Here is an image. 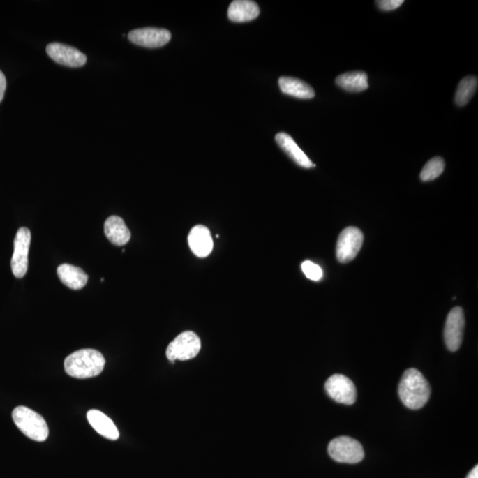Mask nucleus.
Returning a JSON list of instances; mask_svg holds the SVG:
<instances>
[{
    "label": "nucleus",
    "instance_id": "1a4fd4ad",
    "mask_svg": "<svg viewBox=\"0 0 478 478\" xmlns=\"http://www.w3.org/2000/svg\"><path fill=\"white\" fill-rule=\"evenodd\" d=\"M465 316L463 308H454L448 314L446 326H445V342L448 350H459L463 339Z\"/></svg>",
    "mask_w": 478,
    "mask_h": 478
},
{
    "label": "nucleus",
    "instance_id": "4be33fe9",
    "mask_svg": "<svg viewBox=\"0 0 478 478\" xmlns=\"http://www.w3.org/2000/svg\"><path fill=\"white\" fill-rule=\"evenodd\" d=\"M301 269L303 273L305 274L306 278L312 281H319L322 278V270L318 265L315 264L314 262H310V260H306V262L302 263Z\"/></svg>",
    "mask_w": 478,
    "mask_h": 478
},
{
    "label": "nucleus",
    "instance_id": "6ab92c4d",
    "mask_svg": "<svg viewBox=\"0 0 478 478\" xmlns=\"http://www.w3.org/2000/svg\"><path fill=\"white\" fill-rule=\"evenodd\" d=\"M336 84L348 91H364L368 88V75L361 71L349 72L338 75Z\"/></svg>",
    "mask_w": 478,
    "mask_h": 478
},
{
    "label": "nucleus",
    "instance_id": "4468645a",
    "mask_svg": "<svg viewBox=\"0 0 478 478\" xmlns=\"http://www.w3.org/2000/svg\"><path fill=\"white\" fill-rule=\"evenodd\" d=\"M276 143L279 147L285 151L289 157L298 164L299 166L305 167V169H310V167H315V165L312 163L309 158L306 156L304 151L296 144L293 138L290 135L285 133H278L276 136Z\"/></svg>",
    "mask_w": 478,
    "mask_h": 478
},
{
    "label": "nucleus",
    "instance_id": "5701e85b",
    "mask_svg": "<svg viewBox=\"0 0 478 478\" xmlns=\"http://www.w3.org/2000/svg\"><path fill=\"white\" fill-rule=\"evenodd\" d=\"M403 0H381V1L375 2L379 9L382 11H394L400 8L403 4Z\"/></svg>",
    "mask_w": 478,
    "mask_h": 478
},
{
    "label": "nucleus",
    "instance_id": "9d476101",
    "mask_svg": "<svg viewBox=\"0 0 478 478\" xmlns=\"http://www.w3.org/2000/svg\"><path fill=\"white\" fill-rule=\"evenodd\" d=\"M46 52L52 61L69 68H80L87 64V58L82 52L61 43H52L46 46Z\"/></svg>",
    "mask_w": 478,
    "mask_h": 478
},
{
    "label": "nucleus",
    "instance_id": "f257e3e1",
    "mask_svg": "<svg viewBox=\"0 0 478 478\" xmlns=\"http://www.w3.org/2000/svg\"><path fill=\"white\" fill-rule=\"evenodd\" d=\"M431 387L419 371L410 368L404 372L398 385V395L402 403L412 410L424 408L430 400Z\"/></svg>",
    "mask_w": 478,
    "mask_h": 478
},
{
    "label": "nucleus",
    "instance_id": "a211bd4d",
    "mask_svg": "<svg viewBox=\"0 0 478 478\" xmlns=\"http://www.w3.org/2000/svg\"><path fill=\"white\" fill-rule=\"evenodd\" d=\"M279 87L283 94L302 98V100H309L314 98L315 95L314 89L308 84L295 77H280Z\"/></svg>",
    "mask_w": 478,
    "mask_h": 478
},
{
    "label": "nucleus",
    "instance_id": "dca6fc26",
    "mask_svg": "<svg viewBox=\"0 0 478 478\" xmlns=\"http://www.w3.org/2000/svg\"><path fill=\"white\" fill-rule=\"evenodd\" d=\"M87 419L91 427L107 440H117L120 437L114 421L102 412L95 410L89 411Z\"/></svg>",
    "mask_w": 478,
    "mask_h": 478
},
{
    "label": "nucleus",
    "instance_id": "f3484780",
    "mask_svg": "<svg viewBox=\"0 0 478 478\" xmlns=\"http://www.w3.org/2000/svg\"><path fill=\"white\" fill-rule=\"evenodd\" d=\"M57 274L61 283L72 290L84 288L88 282L87 274L82 269L73 265H59Z\"/></svg>",
    "mask_w": 478,
    "mask_h": 478
},
{
    "label": "nucleus",
    "instance_id": "f8f14e48",
    "mask_svg": "<svg viewBox=\"0 0 478 478\" xmlns=\"http://www.w3.org/2000/svg\"><path fill=\"white\" fill-rule=\"evenodd\" d=\"M188 243L194 255L200 258H206L213 250L214 242L210 230L203 225H197L191 229Z\"/></svg>",
    "mask_w": 478,
    "mask_h": 478
},
{
    "label": "nucleus",
    "instance_id": "393cba45",
    "mask_svg": "<svg viewBox=\"0 0 478 478\" xmlns=\"http://www.w3.org/2000/svg\"><path fill=\"white\" fill-rule=\"evenodd\" d=\"M466 478H478V466H475Z\"/></svg>",
    "mask_w": 478,
    "mask_h": 478
},
{
    "label": "nucleus",
    "instance_id": "ddd939ff",
    "mask_svg": "<svg viewBox=\"0 0 478 478\" xmlns=\"http://www.w3.org/2000/svg\"><path fill=\"white\" fill-rule=\"evenodd\" d=\"M105 235L114 246H124L130 241L131 234L121 217L113 216L105 220Z\"/></svg>",
    "mask_w": 478,
    "mask_h": 478
},
{
    "label": "nucleus",
    "instance_id": "f03ea898",
    "mask_svg": "<svg viewBox=\"0 0 478 478\" xmlns=\"http://www.w3.org/2000/svg\"><path fill=\"white\" fill-rule=\"evenodd\" d=\"M103 354L95 349H81L68 355L64 361L66 373L72 378L87 379L98 377L104 371Z\"/></svg>",
    "mask_w": 478,
    "mask_h": 478
},
{
    "label": "nucleus",
    "instance_id": "0eeeda50",
    "mask_svg": "<svg viewBox=\"0 0 478 478\" xmlns=\"http://www.w3.org/2000/svg\"><path fill=\"white\" fill-rule=\"evenodd\" d=\"M364 234L355 227H348L341 233L336 255L339 262L348 263L357 256L364 244Z\"/></svg>",
    "mask_w": 478,
    "mask_h": 478
},
{
    "label": "nucleus",
    "instance_id": "aec40b11",
    "mask_svg": "<svg viewBox=\"0 0 478 478\" xmlns=\"http://www.w3.org/2000/svg\"><path fill=\"white\" fill-rule=\"evenodd\" d=\"M477 85V77L475 75L464 77L458 85L456 98H454L456 103L459 107H464L469 103L471 98L476 94Z\"/></svg>",
    "mask_w": 478,
    "mask_h": 478
},
{
    "label": "nucleus",
    "instance_id": "b1692460",
    "mask_svg": "<svg viewBox=\"0 0 478 478\" xmlns=\"http://www.w3.org/2000/svg\"><path fill=\"white\" fill-rule=\"evenodd\" d=\"M6 88V79L3 72L0 70V102L4 98Z\"/></svg>",
    "mask_w": 478,
    "mask_h": 478
},
{
    "label": "nucleus",
    "instance_id": "423d86ee",
    "mask_svg": "<svg viewBox=\"0 0 478 478\" xmlns=\"http://www.w3.org/2000/svg\"><path fill=\"white\" fill-rule=\"evenodd\" d=\"M31 242V233L28 228L22 227L16 233L14 241V253L11 268L15 278H22L28 271L29 251Z\"/></svg>",
    "mask_w": 478,
    "mask_h": 478
},
{
    "label": "nucleus",
    "instance_id": "9b49d317",
    "mask_svg": "<svg viewBox=\"0 0 478 478\" xmlns=\"http://www.w3.org/2000/svg\"><path fill=\"white\" fill-rule=\"evenodd\" d=\"M128 39L133 44L147 48H159L170 41L171 33L159 28H142L128 33Z\"/></svg>",
    "mask_w": 478,
    "mask_h": 478
},
{
    "label": "nucleus",
    "instance_id": "6e6552de",
    "mask_svg": "<svg viewBox=\"0 0 478 478\" xmlns=\"http://www.w3.org/2000/svg\"><path fill=\"white\" fill-rule=\"evenodd\" d=\"M325 390L329 396L338 403L352 405L357 397L354 382L344 375H331L325 382Z\"/></svg>",
    "mask_w": 478,
    "mask_h": 478
},
{
    "label": "nucleus",
    "instance_id": "2eb2a0df",
    "mask_svg": "<svg viewBox=\"0 0 478 478\" xmlns=\"http://www.w3.org/2000/svg\"><path fill=\"white\" fill-rule=\"evenodd\" d=\"M259 15L258 4L250 0H236L232 2L228 10L229 19L234 22L253 21L258 17Z\"/></svg>",
    "mask_w": 478,
    "mask_h": 478
},
{
    "label": "nucleus",
    "instance_id": "20e7f679",
    "mask_svg": "<svg viewBox=\"0 0 478 478\" xmlns=\"http://www.w3.org/2000/svg\"><path fill=\"white\" fill-rule=\"evenodd\" d=\"M200 348L199 336L193 331H184L167 346L166 355L171 364L176 361H188L195 358Z\"/></svg>",
    "mask_w": 478,
    "mask_h": 478
},
{
    "label": "nucleus",
    "instance_id": "412c9836",
    "mask_svg": "<svg viewBox=\"0 0 478 478\" xmlns=\"http://www.w3.org/2000/svg\"><path fill=\"white\" fill-rule=\"evenodd\" d=\"M445 166H446V164H445L443 158L435 157L433 159L428 160L424 167L423 170H421L420 174L421 181L428 182V181L436 179L443 173Z\"/></svg>",
    "mask_w": 478,
    "mask_h": 478
},
{
    "label": "nucleus",
    "instance_id": "39448f33",
    "mask_svg": "<svg viewBox=\"0 0 478 478\" xmlns=\"http://www.w3.org/2000/svg\"><path fill=\"white\" fill-rule=\"evenodd\" d=\"M328 451L333 460L341 463L354 464L364 459L360 442L350 437H338L329 444Z\"/></svg>",
    "mask_w": 478,
    "mask_h": 478
},
{
    "label": "nucleus",
    "instance_id": "7ed1b4c3",
    "mask_svg": "<svg viewBox=\"0 0 478 478\" xmlns=\"http://www.w3.org/2000/svg\"><path fill=\"white\" fill-rule=\"evenodd\" d=\"M16 426L32 440L44 442L49 436V428L44 417L27 407L15 408L12 413Z\"/></svg>",
    "mask_w": 478,
    "mask_h": 478
}]
</instances>
